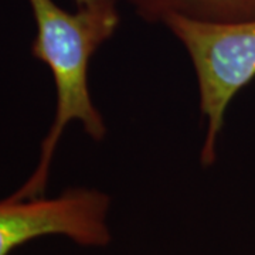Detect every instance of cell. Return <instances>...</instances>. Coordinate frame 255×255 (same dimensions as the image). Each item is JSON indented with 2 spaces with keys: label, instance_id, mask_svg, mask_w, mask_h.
<instances>
[{
  "label": "cell",
  "instance_id": "obj_1",
  "mask_svg": "<svg viewBox=\"0 0 255 255\" xmlns=\"http://www.w3.org/2000/svg\"><path fill=\"white\" fill-rule=\"evenodd\" d=\"M36 23L31 54L51 71L55 85L53 124L40 146L33 173L10 196L17 200L46 196L50 167L65 128L80 122L92 140H104L107 124L91 98L88 70L92 57L119 26L117 6L67 11L54 0H28Z\"/></svg>",
  "mask_w": 255,
  "mask_h": 255
},
{
  "label": "cell",
  "instance_id": "obj_2",
  "mask_svg": "<svg viewBox=\"0 0 255 255\" xmlns=\"http://www.w3.org/2000/svg\"><path fill=\"white\" fill-rule=\"evenodd\" d=\"M163 24L182 43L193 64L200 111L206 119L200 162L211 166L217 157L228 105L255 78V18L238 23H206L170 16Z\"/></svg>",
  "mask_w": 255,
  "mask_h": 255
},
{
  "label": "cell",
  "instance_id": "obj_3",
  "mask_svg": "<svg viewBox=\"0 0 255 255\" xmlns=\"http://www.w3.org/2000/svg\"><path fill=\"white\" fill-rule=\"evenodd\" d=\"M111 199L90 187H71L54 197L0 200V255L48 236L68 238L77 246L102 248L111 243Z\"/></svg>",
  "mask_w": 255,
  "mask_h": 255
},
{
  "label": "cell",
  "instance_id": "obj_4",
  "mask_svg": "<svg viewBox=\"0 0 255 255\" xmlns=\"http://www.w3.org/2000/svg\"><path fill=\"white\" fill-rule=\"evenodd\" d=\"M139 17L162 23L170 16L206 21L238 23L255 18V0H127Z\"/></svg>",
  "mask_w": 255,
  "mask_h": 255
},
{
  "label": "cell",
  "instance_id": "obj_5",
  "mask_svg": "<svg viewBox=\"0 0 255 255\" xmlns=\"http://www.w3.org/2000/svg\"><path fill=\"white\" fill-rule=\"evenodd\" d=\"M77 9H97L105 6H117L118 0H74Z\"/></svg>",
  "mask_w": 255,
  "mask_h": 255
}]
</instances>
